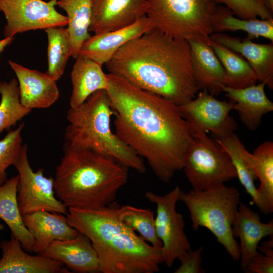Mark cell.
Returning a JSON list of instances; mask_svg holds the SVG:
<instances>
[{
    "instance_id": "obj_1",
    "label": "cell",
    "mask_w": 273,
    "mask_h": 273,
    "mask_svg": "<svg viewBox=\"0 0 273 273\" xmlns=\"http://www.w3.org/2000/svg\"><path fill=\"white\" fill-rule=\"evenodd\" d=\"M107 76L115 133L147 161L160 180L169 182L183 169L194 138L179 106L119 76Z\"/></svg>"
},
{
    "instance_id": "obj_2",
    "label": "cell",
    "mask_w": 273,
    "mask_h": 273,
    "mask_svg": "<svg viewBox=\"0 0 273 273\" xmlns=\"http://www.w3.org/2000/svg\"><path fill=\"white\" fill-rule=\"evenodd\" d=\"M105 65L109 73L178 105L199 90L189 42L155 29L128 41Z\"/></svg>"
},
{
    "instance_id": "obj_3",
    "label": "cell",
    "mask_w": 273,
    "mask_h": 273,
    "mask_svg": "<svg viewBox=\"0 0 273 273\" xmlns=\"http://www.w3.org/2000/svg\"><path fill=\"white\" fill-rule=\"evenodd\" d=\"M114 201L97 209L69 208L68 223L87 236L102 273H154L163 263V248L148 244L119 218Z\"/></svg>"
},
{
    "instance_id": "obj_4",
    "label": "cell",
    "mask_w": 273,
    "mask_h": 273,
    "mask_svg": "<svg viewBox=\"0 0 273 273\" xmlns=\"http://www.w3.org/2000/svg\"><path fill=\"white\" fill-rule=\"evenodd\" d=\"M54 187L67 208L97 209L115 201L127 183L129 168L115 159L66 143Z\"/></svg>"
},
{
    "instance_id": "obj_5",
    "label": "cell",
    "mask_w": 273,
    "mask_h": 273,
    "mask_svg": "<svg viewBox=\"0 0 273 273\" xmlns=\"http://www.w3.org/2000/svg\"><path fill=\"white\" fill-rule=\"evenodd\" d=\"M114 115L107 92H95L83 104L68 110L66 143L74 148L111 157L128 168L145 173L144 159L112 131L111 120Z\"/></svg>"
},
{
    "instance_id": "obj_6",
    "label": "cell",
    "mask_w": 273,
    "mask_h": 273,
    "mask_svg": "<svg viewBox=\"0 0 273 273\" xmlns=\"http://www.w3.org/2000/svg\"><path fill=\"white\" fill-rule=\"evenodd\" d=\"M240 193L224 184L202 191L181 190L179 200L187 207L197 231L200 226L210 231L235 261L240 260L239 244L233 236V225L238 211Z\"/></svg>"
},
{
    "instance_id": "obj_7",
    "label": "cell",
    "mask_w": 273,
    "mask_h": 273,
    "mask_svg": "<svg viewBox=\"0 0 273 273\" xmlns=\"http://www.w3.org/2000/svg\"><path fill=\"white\" fill-rule=\"evenodd\" d=\"M154 29L174 38L208 41L225 6L219 0H146Z\"/></svg>"
},
{
    "instance_id": "obj_8",
    "label": "cell",
    "mask_w": 273,
    "mask_h": 273,
    "mask_svg": "<svg viewBox=\"0 0 273 273\" xmlns=\"http://www.w3.org/2000/svg\"><path fill=\"white\" fill-rule=\"evenodd\" d=\"M193 136L183 168L193 190H205L237 177L230 157L214 139L206 133Z\"/></svg>"
},
{
    "instance_id": "obj_9",
    "label": "cell",
    "mask_w": 273,
    "mask_h": 273,
    "mask_svg": "<svg viewBox=\"0 0 273 273\" xmlns=\"http://www.w3.org/2000/svg\"><path fill=\"white\" fill-rule=\"evenodd\" d=\"M27 150V145L23 144L14 164L19 177L17 199L21 214L38 211L66 214L67 207L55 196L54 178L45 176L43 168L33 170Z\"/></svg>"
},
{
    "instance_id": "obj_10",
    "label": "cell",
    "mask_w": 273,
    "mask_h": 273,
    "mask_svg": "<svg viewBox=\"0 0 273 273\" xmlns=\"http://www.w3.org/2000/svg\"><path fill=\"white\" fill-rule=\"evenodd\" d=\"M181 190L176 186L164 195L148 191L145 196L156 206L155 228L156 234L162 244L163 262L171 267L191 249V245L184 231L185 221L181 214L176 210Z\"/></svg>"
},
{
    "instance_id": "obj_11",
    "label": "cell",
    "mask_w": 273,
    "mask_h": 273,
    "mask_svg": "<svg viewBox=\"0 0 273 273\" xmlns=\"http://www.w3.org/2000/svg\"><path fill=\"white\" fill-rule=\"evenodd\" d=\"M233 105L232 101H219L203 89L196 98L178 106L193 136L210 131L214 139H220L234 133L237 127L230 115Z\"/></svg>"
},
{
    "instance_id": "obj_12",
    "label": "cell",
    "mask_w": 273,
    "mask_h": 273,
    "mask_svg": "<svg viewBox=\"0 0 273 273\" xmlns=\"http://www.w3.org/2000/svg\"><path fill=\"white\" fill-rule=\"evenodd\" d=\"M58 0H0L7 23L5 37L30 30L65 27L68 19L56 9Z\"/></svg>"
},
{
    "instance_id": "obj_13",
    "label": "cell",
    "mask_w": 273,
    "mask_h": 273,
    "mask_svg": "<svg viewBox=\"0 0 273 273\" xmlns=\"http://www.w3.org/2000/svg\"><path fill=\"white\" fill-rule=\"evenodd\" d=\"M153 29L150 20L144 16L127 26L90 35L82 45L78 55L103 66L128 41Z\"/></svg>"
},
{
    "instance_id": "obj_14",
    "label": "cell",
    "mask_w": 273,
    "mask_h": 273,
    "mask_svg": "<svg viewBox=\"0 0 273 273\" xmlns=\"http://www.w3.org/2000/svg\"><path fill=\"white\" fill-rule=\"evenodd\" d=\"M89 31L94 34L127 26L146 15V0H90Z\"/></svg>"
},
{
    "instance_id": "obj_15",
    "label": "cell",
    "mask_w": 273,
    "mask_h": 273,
    "mask_svg": "<svg viewBox=\"0 0 273 273\" xmlns=\"http://www.w3.org/2000/svg\"><path fill=\"white\" fill-rule=\"evenodd\" d=\"M37 254L60 261L73 272H100L98 256L90 240L80 232L72 239L53 241Z\"/></svg>"
},
{
    "instance_id": "obj_16",
    "label": "cell",
    "mask_w": 273,
    "mask_h": 273,
    "mask_svg": "<svg viewBox=\"0 0 273 273\" xmlns=\"http://www.w3.org/2000/svg\"><path fill=\"white\" fill-rule=\"evenodd\" d=\"M9 64L15 73L21 104L27 108H47L58 99L60 92L56 81L46 73L29 69L13 61Z\"/></svg>"
},
{
    "instance_id": "obj_17",
    "label": "cell",
    "mask_w": 273,
    "mask_h": 273,
    "mask_svg": "<svg viewBox=\"0 0 273 273\" xmlns=\"http://www.w3.org/2000/svg\"><path fill=\"white\" fill-rule=\"evenodd\" d=\"M209 38L244 57L255 72L258 80L273 88V42L257 43L246 37L240 39L221 32H214Z\"/></svg>"
},
{
    "instance_id": "obj_18",
    "label": "cell",
    "mask_w": 273,
    "mask_h": 273,
    "mask_svg": "<svg viewBox=\"0 0 273 273\" xmlns=\"http://www.w3.org/2000/svg\"><path fill=\"white\" fill-rule=\"evenodd\" d=\"M233 234L240 239L241 268L243 269L259 252L257 247L264 237L273 236V221H260L258 213L240 202L233 225Z\"/></svg>"
},
{
    "instance_id": "obj_19",
    "label": "cell",
    "mask_w": 273,
    "mask_h": 273,
    "mask_svg": "<svg viewBox=\"0 0 273 273\" xmlns=\"http://www.w3.org/2000/svg\"><path fill=\"white\" fill-rule=\"evenodd\" d=\"M22 218L34 239L33 251L37 254L53 241L71 239L79 233L68 223L63 214L38 211L22 215Z\"/></svg>"
},
{
    "instance_id": "obj_20",
    "label": "cell",
    "mask_w": 273,
    "mask_h": 273,
    "mask_svg": "<svg viewBox=\"0 0 273 273\" xmlns=\"http://www.w3.org/2000/svg\"><path fill=\"white\" fill-rule=\"evenodd\" d=\"M0 273L69 272L60 261L39 254H27L21 243L12 236L9 240L0 242Z\"/></svg>"
},
{
    "instance_id": "obj_21",
    "label": "cell",
    "mask_w": 273,
    "mask_h": 273,
    "mask_svg": "<svg viewBox=\"0 0 273 273\" xmlns=\"http://www.w3.org/2000/svg\"><path fill=\"white\" fill-rule=\"evenodd\" d=\"M208 41L192 39L188 42L196 85L199 90L206 89L214 96L222 92L224 71Z\"/></svg>"
},
{
    "instance_id": "obj_22",
    "label": "cell",
    "mask_w": 273,
    "mask_h": 273,
    "mask_svg": "<svg viewBox=\"0 0 273 273\" xmlns=\"http://www.w3.org/2000/svg\"><path fill=\"white\" fill-rule=\"evenodd\" d=\"M265 86L261 82L243 88L222 86V92L234 103L233 109L249 130H256L263 115L273 110V103L265 94Z\"/></svg>"
},
{
    "instance_id": "obj_23",
    "label": "cell",
    "mask_w": 273,
    "mask_h": 273,
    "mask_svg": "<svg viewBox=\"0 0 273 273\" xmlns=\"http://www.w3.org/2000/svg\"><path fill=\"white\" fill-rule=\"evenodd\" d=\"M102 66L80 55L75 58L70 75L72 85L70 108L80 106L97 91L108 90L109 79Z\"/></svg>"
},
{
    "instance_id": "obj_24",
    "label": "cell",
    "mask_w": 273,
    "mask_h": 273,
    "mask_svg": "<svg viewBox=\"0 0 273 273\" xmlns=\"http://www.w3.org/2000/svg\"><path fill=\"white\" fill-rule=\"evenodd\" d=\"M18 174L0 186V218L9 228L11 236L18 240L25 250L32 253L34 239L26 227L17 199Z\"/></svg>"
},
{
    "instance_id": "obj_25",
    "label": "cell",
    "mask_w": 273,
    "mask_h": 273,
    "mask_svg": "<svg viewBox=\"0 0 273 273\" xmlns=\"http://www.w3.org/2000/svg\"><path fill=\"white\" fill-rule=\"evenodd\" d=\"M245 154L260 182L256 206L264 214L271 213L273 212V143L265 142L252 154L246 150Z\"/></svg>"
},
{
    "instance_id": "obj_26",
    "label": "cell",
    "mask_w": 273,
    "mask_h": 273,
    "mask_svg": "<svg viewBox=\"0 0 273 273\" xmlns=\"http://www.w3.org/2000/svg\"><path fill=\"white\" fill-rule=\"evenodd\" d=\"M208 42L224 69V86L243 88L256 83L258 77L255 72L241 55L210 38Z\"/></svg>"
},
{
    "instance_id": "obj_27",
    "label": "cell",
    "mask_w": 273,
    "mask_h": 273,
    "mask_svg": "<svg viewBox=\"0 0 273 273\" xmlns=\"http://www.w3.org/2000/svg\"><path fill=\"white\" fill-rule=\"evenodd\" d=\"M57 6L64 10L68 19V29L71 44V57L76 58L84 41L90 36V0H58Z\"/></svg>"
},
{
    "instance_id": "obj_28",
    "label": "cell",
    "mask_w": 273,
    "mask_h": 273,
    "mask_svg": "<svg viewBox=\"0 0 273 273\" xmlns=\"http://www.w3.org/2000/svg\"><path fill=\"white\" fill-rule=\"evenodd\" d=\"M215 140L229 154L240 182L251 197L252 203L257 205L258 191L254 181L258 178L254 169L245 157L246 149L244 145L235 133Z\"/></svg>"
},
{
    "instance_id": "obj_29",
    "label": "cell",
    "mask_w": 273,
    "mask_h": 273,
    "mask_svg": "<svg viewBox=\"0 0 273 273\" xmlns=\"http://www.w3.org/2000/svg\"><path fill=\"white\" fill-rule=\"evenodd\" d=\"M47 35L48 69L46 74L57 81L64 73L71 56V44L67 27H52L44 30Z\"/></svg>"
},
{
    "instance_id": "obj_30",
    "label": "cell",
    "mask_w": 273,
    "mask_h": 273,
    "mask_svg": "<svg viewBox=\"0 0 273 273\" xmlns=\"http://www.w3.org/2000/svg\"><path fill=\"white\" fill-rule=\"evenodd\" d=\"M214 32L241 30L246 32L251 39L262 37L273 42V18L245 19L235 17L226 6L217 16L213 24Z\"/></svg>"
},
{
    "instance_id": "obj_31",
    "label": "cell",
    "mask_w": 273,
    "mask_h": 273,
    "mask_svg": "<svg viewBox=\"0 0 273 273\" xmlns=\"http://www.w3.org/2000/svg\"><path fill=\"white\" fill-rule=\"evenodd\" d=\"M0 133L15 125L32 109L23 106L20 102L17 79L0 82Z\"/></svg>"
},
{
    "instance_id": "obj_32",
    "label": "cell",
    "mask_w": 273,
    "mask_h": 273,
    "mask_svg": "<svg viewBox=\"0 0 273 273\" xmlns=\"http://www.w3.org/2000/svg\"><path fill=\"white\" fill-rule=\"evenodd\" d=\"M119 219L133 231H136L145 241L156 247H162L155 228L153 212L149 209L137 208L130 205L119 207Z\"/></svg>"
},
{
    "instance_id": "obj_33",
    "label": "cell",
    "mask_w": 273,
    "mask_h": 273,
    "mask_svg": "<svg viewBox=\"0 0 273 273\" xmlns=\"http://www.w3.org/2000/svg\"><path fill=\"white\" fill-rule=\"evenodd\" d=\"M24 123H21L14 130H9L4 138L0 140V186L7 180L6 170L11 165H14L22 146V131Z\"/></svg>"
},
{
    "instance_id": "obj_34",
    "label": "cell",
    "mask_w": 273,
    "mask_h": 273,
    "mask_svg": "<svg viewBox=\"0 0 273 273\" xmlns=\"http://www.w3.org/2000/svg\"><path fill=\"white\" fill-rule=\"evenodd\" d=\"M237 17L245 19L272 18L273 12L261 0H219Z\"/></svg>"
},
{
    "instance_id": "obj_35",
    "label": "cell",
    "mask_w": 273,
    "mask_h": 273,
    "mask_svg": "<svg viewBox=\"0 0 273 273\" xmlns=\"http://www.w3.org/2000/svg\"><path fill=\"white\" fill-rule=\"evenodd\" d=\"M258 246L259 253L242 269L246 273L273 272V236Z\"/></svg>"
},
{
    "instance_id": "obj_36",
    "label": "cell",
    "mask_w": 273,
    "mask_h": 273,
    "mask_svg": "<svg viewBox=\"0 0 273 273\" xmlns=\"http://www.w3.org/2000/svg\"><path fill=\"white\" fill-rule=\"evenodd\" d=\"M203 247L187 251L180 258L179 266L174 271V273H204L205 270L201 265L202 258L201 253Z\"/></svg>"
},
{
    "instance_id": "obj_37",
    "label": "cell",
    "mask_w": 273,
    "mask_h": 273,
    "mask_svg": "<svg viewBox=\"0 0 273 273\" xmlns=\"http://www.w3.org/2000/svg\"><path fill=\"white\" fill-rule=\"evenodd\" d=\"M14 38V37H8L0 40V55L5 48L13 42Z\"/></svg>"
},
{
    "instance_id": "obj_38",
    "label": "cell",
    "mask_w": 273,
    "mask_h": 273,
    "mask_svg": "<svg viewBox=\"0 0 273 273\" xmlns=\"http://www.w3.org/2000/svg\"><path fill=\"white\" fill-rule=\"evenodd\" d=\"M267 5L269 9L273 12V0H267Z\"/></svg>"
},
{
    "instance_id": "obj_39",
    "label": "cell",
    "mask_w": 273,
    "mask_h": 273,
    "mask_svg": "<svg viewBox=\"0 0 273 273\" xmlns=\"http://www.w3.org/2000/svg\"><path fill=\"white\" fill-rule=\"evenodd\" d=\"M4 228V226L3 224L0 223V231L3 230Z\"/></svg>"
},
{
    "instance_id": "obj_40",
    "label": "cell",
    "mask_w": 273,
    "mask_h": 273,
    "mask_svg": "<svg viewBox=\"0 0 273 273\" xmlns=\"http://www.w3.org/2000/svg\"><path fill=\"white\" fill-rule=\"evenodd\" d=\"M261 1H262L266 4V5L267 6V0H261Z\"/></svg>"
}]
</instances>
